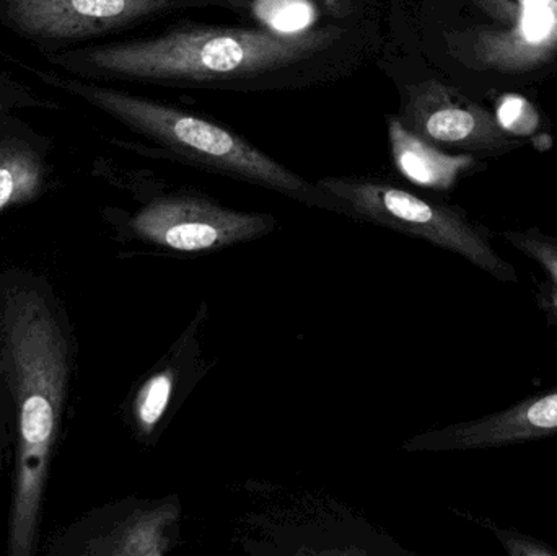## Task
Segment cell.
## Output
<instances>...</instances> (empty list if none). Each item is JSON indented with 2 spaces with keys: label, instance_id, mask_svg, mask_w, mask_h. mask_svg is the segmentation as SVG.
I'll return each mask as SVG.
<instances>
[{
  "label": "cell",
  "instance_id": "cell-4",
  "mask_svg": "<svg viewBox=\"0 0 557 556\" xmlns=\"http://www.w3.org/2000/svg\"><path fill=\"white\" fill-rule=\"evenodd\" d=\"M317 185L339 201L343 214L421 238L458 255L499 283H519L516 267L494 248L490 228L471 221L461 209L428 201L376 178L326 176Z\"/></svg>",
  "mask_w": 557,
  "mask_h": 556
},
{
  "label": "cell",
  "instance_id": "cell-2",
  "mask_svg": "<svg viewBox=\"0 0 557 556\" xmlns=\"http://www.w3.org/2000/svg\"><path fill=\"white\" fill-rule=\"evenodd\" d=\"M3 365L16 404L15 486L9 526V554L35 548L69 378L64 332L48 300L32 289L7 296L2 310Z\"/></svg>",
  "mask_w": 557,
  "mask_h": 556
},
{
  "label": "cell",
  "instance_id": "cell-6",
  "mask_svg": "<svg viewBox=\"0 0 557 556\" xmlns=\"http://www.w3.org/2000/svg\"><path fill=\"white\" fill-rule=\"evenodd\" d=\"M273 215L235 211L191 191H173L144 206L131 228L137 237L180 254H206L273 231Z\"/></svg>",
  "mask_w": 557,
  "mask_h": 556
},
{
  "label": "cell",
  "instance_id": "cell-5",
  "mask_svg": "<svg viewBox=\"0 0 557 556\" xmlns=\"http://www.w3.org/2000/svg\"><path fill=\"white\" fill-rule=\"evenodd\" d=\"M494 25L445 33L447 52L471 69L527 72L557 55V0H473Z\"/></svg>",
  "mask_w": 557,
  "mask_h": 556
},
{
  "label": "cell",
  "instance_id": "cell-3",
  "mask_svg": "<svg viewBox=\"0 0 557 556\" xmlns=\"http://www.w3.org/2000/svg\"><path fill=\"white\" fill-rule=\"evenodd\" d=\"M72 94L100 108L134 133L156 144L163 157L277 193L310 208L343 214L339 201L277 162L240 133L183 110L176 104L137 97L100 85L67 82Z\"/></svg>",
  "mask_w": 557,
  "mask_h": 556
},
{
  "label": "cell",
  "instance_id": "cell-10",
  "mask_svg": "<svg viewBox=\"0 0 557 556\" xmlns=\"http://www.w3.org/2000/svg\"><path fill=\"white\" fill-rule=\"evenodd\" d=\"M389 150L396 170L422 188L447 191L474 165L471 156H450L409 131L398 116H386Z\"/></svg>",
  "mask_w": 557,
  "mask_h": 556
},
{
  "label": "cell",
  "instance_id": "cell-11",
  "mask_svg": "<svg viewBox=\"0 0 557 556\" xmlns=\"http://www.w3.org/2000/svg\"><path fill=\"white\" fill-rule=\"evenodd\" d=\"M499 237L535 264L532 280L536 307L557 335V238L536 227L509 228Z\"/></svg>",
  "mask_w": 557,
  "mask_h": 556
},
{
  "label": "cell",
  "instance_id": "cell-14",
  "mask_svg": "<svg viewBox=\"0 0 557 556\" xmlns=\"http://www.w3.org/2000/svg\"><path fill=\"white\" fill-rule=\"evenodd\" d=\"M175 378L172 371L157 372L140 388L134 404L137 427L144 433H150L162 420L172 401Z\"/></svg>",
  "mask_w": 557,
  "mask_h": 556
},
{
  "label": "cell",
  "instance_id": "cell-16",
  "mask_svg": "<svg viewBox=\"0 0 557 556\" xmlns=\"http://www.w3.org/2000/svg\"><path fill=\"white\" fill-rule=\"evenodd\" d=\"M199 2L205 7L221 5L227 9L247 10L251 9L258 0H199ZM310 2L320 7L321 12L330 18H347L376 5L375 0H310Z\"/></svg>",
  "mask_w": 557,
  "mask_h": 556
},
{
  "label": "cell",
  "instance_id": "cell-1",
  "mask_svg": "<svg viewBox=\"0 0 557 556\" xmlns=\"http://www.w3.org/2000/svg\"><path fill=\"white\" fill-rule=\"evenodd\" d=\"M376 5L308 28L173 23L146 38L71 52V67L95 77L183 90L271 94L346 81L383 54Z\"/></svg>",
  "mask_w": 557,
  "mask_h": 556
},
{
  "label": "cell",
  "instance_id": "cell-8",
  "mask_svg": "<svg viewBox=\"0 0 557 556\" xmlns=\"http://www.w3.org/2000/svg\"><path fill=\"white\" fill-rule=\"evenodd\" d=\"M399 94L401 110L396 116L434 146L497 149L510 144L496 118L442 82H408L399 85Z\"/></svg>",
  "mask_w": 557,
  "mask_h": 556
},
{
  "label": "cell",
  "instance_id": "cell-13",
  "mask_svg": "<svg viewBox=\"0 0 557 556\" xmlns=\"http://www.w3.org/2000/svg\"><path fill=\"white\" fill-rule=\"evenodd\" d=\"M162 524V516L147 515L131 519L117 531L95 541L85 554L90 555H153L160 554V539L157 529Z\"/></svg>",
  "mask_w": 557,
  "mask_h": 556
},
{
  "label": "cell",
  "instance_id": "cell-9",
  "mask_svg": "<svg viewBox=\"0 0 557 556\" xmlns=\"http://www.w3.org/2000/svg\"><path fill=\"white\" fill-rule=\"evenodd\" d=\"M557 437V384L506 410L429 431L408 443L409 450L470 453L500 449Z\"/></svg>",
  "mask_w": 557,
  "mask_h": 556
},
{
  "label": "cell",
  "instance_id": "cell-17",
  "mask_svg": "<svg viewBox=\"0 0 557 556\" xmlns=\"http://www.w3.org/2000/svg\"><path fill=\"white\" fill-rule=\"evenodd\" d=\"M497 121L507 133L527 134L536 126V114L523 98L506 97L500 103Z\"/></svg>",
  "mask_w": 557,
  "mask_h": 556
},
{
  "label": "cell",
  "instance_id": "cell-12",
  "mask_svg": "<svg viewBox=\"0 0 557 556\" xmlns=\"http://www.w3.org/2000/svg\"><path fill=\"white\" fill-rule=\"evenodd\" d=\"M45 180V166L38 153L20 143L0 144V212L38 196Z\"/></svg>",
  "mask_w": 557,
  "mask_h": 556
},
{
  "label": "cell",
  "instance_id": "cell-15",
  "mask_svg": "<svg viewBox=\"0 0 557 556\" xmlns=\"http://www.w3.org/2000/svg\"><path fill=\"white\" fill-rule=\"evenodd\" d=\"M487 531L496 535L497 541L500 542L507 554L510 556H557V548L546 544V542L539 541V539L530 538V535L522 534V532L513 531V529L500 528L496 522L480 521Z\"/></svg>",
  "mask_w": 557,
  "mask_h": 556
},
{
  "label": "cell",
  "instance_id": "cell-7",
  "mask_svg": "<svg viewBox=\"0 0 557 556\" xmlns=\"http://www.w3.org/2000/svg\"><path fill=\"white\" fill-rule=\"evenodd\" d=\"M199 7H205L199 0H9L7 16L26 35L64 41L121 32Z\"/></svg>",
  "mask_w": 557,
  "mask_h": 556
}]
</instances>
